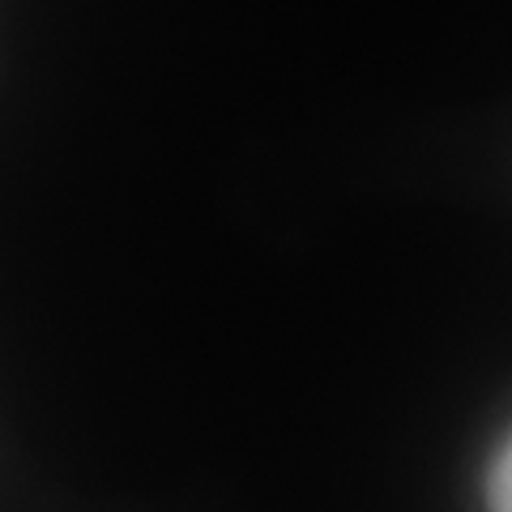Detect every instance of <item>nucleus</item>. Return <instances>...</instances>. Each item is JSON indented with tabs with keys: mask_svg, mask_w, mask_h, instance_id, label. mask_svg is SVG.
Masks as SVG:
<instances>
[{
	"mask_svg": "<svg viewBox=\"0 0 512 512\" xmlns=\"http://www.w3.org/2000/svg\"><path fill=\"white\" fill-rule=\"evenodd\" d=\"M487 512H512V436L495 448L487 474Z\"/></svg>",
	"mask_w": 512,
	"mask_h": 512,
	"instance_id": "nucleus-1",
	"label": "nucleus"
}]
</instances>
